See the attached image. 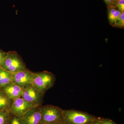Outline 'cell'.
Masks as SVG:
<instances>
[{
	"label": "cell",
	"instance_id": "9a60e30c",
	"mask_svg": "<svg viewBox=\"0 0 124 124\" xmlns=\"http://www.w3.org/2000/svg\"><path fill=\"white\" fill-rule=\"evenodd\" d=\"M115 6L121 12L124 11V0H116Z\"/></svg>",
	"mask_w": 124,
	"mask_h": 124
},
{
	"label": "cell",
	"instance_id": "ac0fdd59",
	"mask_svg": "<svg viewBox=\"0 0 124 124\" xmlns=\"http://www.w3.org/2000/svg\"><path fill=\"white\" fill-rule=\"evenodd\" d=\"M107 6H115L116 0H104Z\"/></svg>",
	"mask_w": 124,
	"mask_h": 124
},
{
	"label": "cell",
	"instance_id": "7c38bea8",
	"mask_svg": "<svg viewBox=\"0 0 124 124\" xmlns=\"http://www.w3.org/2000/svg\"><path fill=\"white\" fill-rule=\"evenodd\" d=\"M10 116L9 111H0V124H8Z\"/></svg>",
	"mask_w": 124,
	"mask_h": 124
},
{
	"label": "cell",
	"instance_id": "9c48e42d",
	"mask_svg": "<svg viewBox=\"0 0 124 124\" xmlns=\"http://www.w3.org/2000/svg\"><path fill=\"white\" fill-rule=\"evenodd\" d=\"M0 90L4 91L13 100L22 97L23 93V89L12 82L0 88Z\"/></svg>",
	"mask_w": 124,
	"mask_h": 124
},
{
	"label": "cell",
	"instance_id": "7402d4cb",
	"mask_svg": "<svg viewBox=\"0 0 124 124\" xmlns=\"http://www.w3.org/2000/svg\"><path fill=\"white\" fill-rule=\"evenodd\" d=\"M0 68H1V67H0Z\"/></svg>",
	"mask_w": 124,
	"mask_h": 124
},
{
	"label": "cell",
	"instance_id": "8992f818",
	"mask_svg": "<svg viewBox=\"0 0 124 124\" xmlns=\"http://www.w3.org/2000/svg\"><path fill=\"white\" fill-rule=\"evenodd\" d=\"M22 97L25 101L37 106H39L42 102L43 94L32 85L23 89Z\"/></svg>",
	"mask_w": 124,
	"mask_h": 124
},
{
	"label": "cell",
	"instance_id": "277c9868",
	"mask_svg": "<svg viewBox=\"0 0 124 124\" xmlns=\"http://www.w3.org/2000/svg\"><path fill=\"white\" fill-rule=\"evenodd\" d=\"M41 119L40 124L62 123L63 120V110L53 105L40 107Z\"/></svg>",
	"mask_w": 124,
	"mask_h": 124
},
{
	"label": "cell",
	"instance_id": "4fadbf2b",
	"mask_svg": "<svg viewBox=\"0 0 124 124\" xmlns=\"http://www.w3.org/2000/svg\"><path fill=\"white\" fill-rule=\"evenodd\" d=\"M12 116H10L8 124H23L22 117L14 115H12Z\"/></svg>",
	"mask_w": 124,
	"mask_h": 124
},
{
	"label": "cell",
	"instance_id": "7a4b0ae2",
	"mask_svg": "<svg viewBox=\"0 0 124 124\" xmlns=\"http://www.w3.org/2000/svg\"><path fill=\"white\" fill-rule=\"evenodd\" d=\"M56 80L53 73L46 71L34 73L31 85L44 94L53 87Z\"/></svg>",
	"mask_w": 124,
	"mask_h": 124
},
{
	"label": "cell",
	"instance_id": "e0dca14e",
	"mask_svg": "<svg viewBox=\"0 0 124 124\" xmlns=\"http://www.w3.org/2000/svg\"><path fill=\"white\" fill-rule=\"evenodd\" d=\"M7 53L2 51L0 50V66L1 63L4 60L6 56L7 55Z\"/></svg>",
	"mask_w": 124,
	"mask_h": 124
},
{
	"label": "cell",
	"instance_id": "5bb4252c",
	"mask_svg": "<svg viewBox=\"0 0 124 124\" xmlns=\"http://www.w3.org/2000/svg\"><path fill=\"white\" fill-rule=\"evenodd\" d=\"M124 12H122L116 23L115 26L124 27Z\"/></svg>",
	"mask_w": 124,
	"mask_h": 124
},
{
	"label": "cell",
	"instance_id": "ffe728a7",
	"mask_svg": "<svg viewBox=\"0 0 124 124\" xmlns=\"http://www.w3.org/2000/svg\"><path fill=\"white\" fill-rule=\"evenodd\" d=\"M61 124V123H51V124Z\"/></svg>",
	"mask_w": 124,
	"mask_h": 124
},
{
	"label": "cell",
	"instance_id": "52a82bcc",
	"mask_svg": "<svg viewBox=\"0 0 124 124\" xmlns=\"http://www.w3.org/2000/svg\"><path fill=\"white\" fill-rule=\"evenodd\" d=\"M34 72L29 70L12 73V82L22 88L31 84Z\"/></svg>",
	"mask_w": 124,
	"mask_h": 124
},
{
	"label": "cell",
	"instance_id": "3957f363",
	"mask_svg": "<svg viewBox=\"0 0 124 124\" xmlns=\"http://www.w3.org/2000/svg\"><path fill=\"white\" fill-rule=\"evenodd\" d=\"M0 67L2 69L11 73L28 70L24 62L15 51L7 53Z\"/></svg>",
	"mask_w": 124,
	"mask_h": 124
},
{
	"label": "cell",
	"instance_id": "2e32d148",
	"mask_svg": "<svg viewBox=\"0 0 124 124\" xmlns=\"http://www.w3.org/2000/svg\"><path fill=\"white\" fill-rule=\"evenodd\" d=\"M101 124H116L112 120L108 119H100Z\"/></svg>",
	"mask_w": 124,
	"mask_h": 124
},
{
	"label": "cell",
	"instance_id": "ba28073f",
	"mask_svg": "<svg viewBox=\"0 0 124 124\" xmlns=\"http://www.w3.org/2000/svg\"><path fill=\"white\" fill-rule=\"evenodd\" d=\"M22 117L23 124H40L41 119L40 107L31 108Z\"/></svg>",
	"mask_w": 124,
	"mask_h": 124
},
{
	"label": "cell",
	"instance_id": "30bf717a",
	"mask_svg": "<svg viewBox=\"0 0 124 124\" xmlns=\"http://www.w3.org/2000/svg\"><path fill=\"white\" fill-rule=\"evenodd\" d=\"M13 101L5 93L0 90V111H9Z\"/></svg>",
	"mask_w": 124,
	"mask_h": 124
},
{
	"label": "cell",
	"instance_id": "8fae6325",
	"mask_svg": "<svg viewBox=\"0 0 124 124\" xmlns=\"http://www.w3.org/2000/svg\"><path fill=\"white\" fill-rule=\"evenodd\" d=\"M12 73L0 68V88L12 82Z\"/></svg>",
	"mask_w": 124,
	"mask_h": 124
},
{
	"label": "cell",
	"instance_id": "44dd1931",
	"mask_svg": "<svg viewBox=\"0 0 124 124\" xmlns=\"http://www.w3.org/2000/svg\"><path fill=\"white\" fill-rule=\"evenodd\" d=\"M61 124H64V123H62H62H61Z\"/></svg>",
	"mask_w": 124,
	"mask_h": 124
},
{
	"label": "cell",
	"instance_id": "5b68a950",
	"mask_svg": "<svg viewBox=\"0 0 124 124\" xmlns=\"http://www.w3.org/2000/svg\"><path fill=\"white\" fill-rule=\"evenodd\" d=\"M37 106H39L28 102L20 97L13 100L9 112L11 115L22 117L30 109Z\"/></svg>",
	"mask_w": 124,
	"mask_h": 124
},
{
	"label": "cell",
	"instance_id": "d6986e66",
	"mask_svg": "<svg viewBox=\"0 0 124 124\" xmlns=\"http://www.w3.org/2000/svg\"><path fill=\"white\" fill-rule=\"evenodd\" d=\"M92 124H101L100 119L96 118Z\"/></svg>",
	"mask_w": 124,
	"mask_h": 124
},
{
	"label": "cell",
	"instance_id": "6da1fadb",
	"mask_svg": "<svg viewBox=\"0 0 124 124\" xmlns=\"http://www.w3.org/2000/svg\"><path fill=\"white\" fill-rule=\"evenodd\" d=\"M95 116L85 112L74 109L63 110L62 123L66 124H92Z\"/></svg>",
	"mask_w": 124,
	"mask_h": 124
}]
</instances>
